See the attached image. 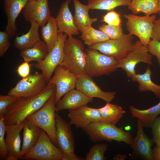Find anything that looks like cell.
Masks as SVG:
<instances>
[{
  "label": "cell",
  "instance_id": "cell-1",
  "mask_svg": "<svg viewBox=\"0 0 160 160\" xmlns=\"http://www.w3.org/2000/svg\"><path fill=\"white\" fill-rule=\"evenodd\" d=\"M55 85L47 84L44 89L34 96L19 98L3 116L6 125L23 121L29 115L41 108L55 92Z\"/></svg>",
  "mask_w": 160,
  "mask_h": 160
},
{
  "label": "cell",
  "instance_id": "cell-2",
  "mask_svg": "<svg viewBox=\"0 0 160 160\" xmlns=\"http://www.w3.org/2000/svg\"><path fill=\"white\" fill-rule=\"evenodd\" d=\"M84 50L81 41L73 36H68L64 43L63 58L60 65L78 78L86 74L87 58Z\"/></svg>",
  "mask_w": 160,
  "mask_h": 160
},
{
  "label": "cell",
  "instance_id": "cell-3",
  "mask_svg": "<svg viewBox=\"0 0 160 160\" xmlns=\"http://www.w3.org/2000/svg\"><path fill=\"white\" fill-rule=\"evenodd\" d=\"M83 130L90 140L94 143L115 141L130 145L133 138L130 132L124 131L122 128L102 122L92 123Z\"/></svg>",
  "mask_w": 160,
  "mask_h": 160
},
{
  "label": "cell",
  "instance_id": "cell-4",
  "mask_svg": "<svg viewBox=\"0 0 160 160\" xmlns=\"http://www.w3.org/2000/svg\"><path fill=\"white\" fill-rule=\"evenodd\" d=\"M54 93L39 110L26 119L45 131L57 147L56 137V103Z\"/></svg>",
  "mask_w": 160,
  "mask_h": 160
},
{
  "label": "cell",
  "instance_id": "cell-5",
  "mask_svg": "<svg viewBox=\"0 0 160 160\" xmlns=\"http://www.w3.org/2000/svg\"><path fill=\"white\" fill-rule=\"evenodd\" d=\"M85 52L87 58L86 74L90 76L92 78L108 75L118 68V60L113 57L89 48Z\"/></svg>",
  "mask_w": 160,
  "mask_h": 160
},
{
  "label": "cell",
  "instance_id": "cell-6",
  "mask_svg": "<svg viewBox=\"0 0 160 160\" xmlns=\"http://www.w3.org/2000/svg\"><path fill=\"white\" fill-rule=\"evenodd\" d=\"M123 16L127 20L125 24L129 33L137 36L143 45L148 46L151 40L156 15L139 16L128 14Z\"/></svg>",
  "mask_w": 160,
  "mask_h": 160
},
{
  "label": "cell",
  "instance_id": "cell-7",
  "mask_svg": "<svg viewBox=\"0 0 160 160\" xmlns=\"http://www.w3.org/2000/svg\"><path fill=\"white\" fill-rule=\"evenodd\" d=\"M134 42L133 35L128 33L121 38L109 39L88 47L117 60L127 56L132 49Z\"/></svg>",
  "mask_w": 160,
  "mask_h": 160
},
{
  "label": "cell",
  "instance_id": "cell-8",
  "mask_svg": "<svg viewBox=\"0 0 160 160\" xmlns=\"http://www.w3.org/2000/svg\"><path fill=\"white\" fill-rule=\"evenodd\" d=\"M63 152L41 129L39 138L34 146L23 157V159L34 160H62Z\"/></svg>",
  "mask_w": 160,
  "mask_h": 160
},
{
  "label": "cell",
  "instance_id": "cell-9",
  "mask_svg": "<svg viewBox=\"0 0 160 160\" xmlns=\"http://www.w3.org/2000/svg\"><path fill=\"white\" fill-rule=\"evenodd\" d=\"M68 36L65 33L59 32L55 45L45 59L34 64L36 69L41 71L47 83L51 79L56 68L63 61L64 44Z\"/></svg>",
  "mask_w": 160,
  "mask_h": 160
},
{
  "label": "cell",
  "instance_id": "cell-10",
  "mask_svg": "<svg viewBox=\"0 0 160 160\" xmlns=\"http://www.w3.org/2000/svg\"><path fill=\"white\" fill-rule=\"evenodd\" d=\"M140 62L149 65L153 63L152 55L149 52L147 46L143 45L139 40L134 42L131 51L125 57L118 60L117 67L126 73L129 78L136 74L135 68Z\"/></svg>",
  "mask_w": 160,
  "mask_h": 160
},
{
  "label": "cell",
  "instance_id": "cell-11",
  "mask_svg": "<svg viewBox=\"0 0 160 160\" xmlns=\"http://www.w3.org/2000/svg\"><path fill=\"white\" fill-rule=\"evenodd\" d=\"M47 82L42 73L36 72L23 78L8 92V94L18 98L30 97L41 92Z\"/></svg>",
  "mask_w": 160,
  "mask_h": 160
},
{
  "label": "cell",
  "instance_id": "cell-12",
  "mask_svg": "<svg viewBox=\"0 0 160 160\" xmlns=\"http://www.w3.org/2000/svg\"><path fill=\"white\" fill-rule=\"evenodd\" d=\"M54 72L53 76L47 84L56 86L55 101L56 104L65 94L75 89L78 78L60 65L57 67Z\"/></svg>",
  "mask_w": 160,
  "mask_h": 160
},
{
  "label": "cell",
  "instance_id": "cell-13",
  "mask_svg": "<svg viewBox=\"0 0 160 160\" xmlns=\"http://www.w3.org/2000/svg\"><path fill=\"white\" fill-rule=\"evenodd\" d=\"M137 122L136 135L130 145L132 149L130 158L132 160H152L151 147L154 142L144 132V127L140 120L137 119Z\"/></svg>",
  "mask_w": 160,
  "mask_h": 160
},
{
  "label": "cell",
  "instance_id": "cell-14",
  "mask_svg": "<svg viewBox=\"0 0 160 160\" xmlns=\"http://www.w3.org/2000/svg\"><path fill=\"white\" fill-rule=\"evenodd\" d=\"M56 137L57 147L64 154H75V141L71 125L57 113H55Z\"/></svg>",
  "mask_w": 160,
  "mask_h": 160
},
{
  "label": "cell",
  "instance_id": "cell-15",
  "mask_svg": "<svg viewBox=\"0 0 160 160\" xmlns=\"http://www.w3.org/2000/svg\"><path fill=\"white\" fill-rule=\"evenodd\" d=\"M48 0L28 1L23 9L25 20L30 23L36 21L41 27L46 24L51 16Z\"/></svg>",
  "mask_w": 160,
  "mask_h": 160
},
{
  "label": "cell",
  "instance_id": "cell-16",
  "mask_svg": "<svg viewBox=\"0 0 160 160\" xmlns=\"http://www.w3.org/2000/svg\"><path fill=\"white\" fill-rule=\"evenodd\" d=\"M68 110L69 123L75 125L76 128L83 130L92 123L102 122L99 108L86 105Z\"/></svg>",
  "mask_w": 160,
  "mask_h": 160
},
{
  "label": "cell",
  "instance_id": "cell-17",
  "mask_svg": "<svg viewBox=\"0 0 160 160\" xmlns=\"http://www.w3.org/2000/svg\"><path fill=\"white\" fill-rule=\"evenodd\" d=\"M76 88L89 97L99 98L106 103L112 101L116 95L114 91H103L93 80L92 77L86 74L78 79Z\"/></svg>",
  "mask_w": 160,
  "mask_h": 160
},
{
  "label": "cell",
  "instance_id": "cell-18",
  "mask_svg": "<svg viewBox=\"0 0 160 160\" xmlns=\"http://www.w3.org/2000/svg\"><path fill=\"white\" fill-rule=\"evenodd\" d=\"M24 126L23 121L15 124L6 125L5 140L8 154L7 160L23 159L21 154L20 132Z\"/></svg>",
  "mask_w": 160,
  "mask_h": 160
},
{
  "label": "cell",
  "instance_id": "cell-19",
  "mask_svg": "<svg viewBox=\"0 0 160 160\" xmlns=\"http://www.w3.org/2000/svg\"><path fill=\"white\" fill-rule=\"evenodd\" d=\"M71 0H65L61 4L55 18L59 32L65 33L68 36L77 35L79 31L76 26L69 4Z\"/></svg>",
  "mask_w": 160,
  "mask_h": 160
},
{
  "label": "cell",
  "instance_id": "cell-20",
  "mask_svg": "<svg viewBox=\"0 0 160 160\" xmlns=\"http://www.w3.org/2000/svg\"><path fill=\"white\" fill-rule=\"evenodd\" d=\"M4 8L7 19L5 32L9 39L15 36L17 30L16 19L27 0H4Z\"/></svg>",
  "mask_w": 160,
  "mask_h": 160
},
{
  "label": "cell",
  "instance_id": "cell-21",
  "mask_svg": "<svg viewBox=\"0 0 160 160\" xmlns=\"http://www.w3.org/2000/svg\"><path fill=\"white\" fill-rule=\"evenodd\" d=\"M93 100V98L87 97L80 91L74 89L65 94L56 104V112L87 105Z\"/></svg>",
  "mask_w": 160,
  "mask_h": 160
},
{
  "label": "cell",
  "instance_id": "cell-22",
  "mask_svg": "<svg viewBox=\"0 0 160 160\" xmlns=\"http://www.w3.org/2000/svg\"><path fill=\"white\" fill-rule=\"evenodd\" d=\"M23 143L21 148L22 157L29 152L37 142L40 135L41 129L27 119L23 121Z\"/></svg>",
  "mask_w": 160,
  "mask_h": 160
},
{
  "label": "cell",
  "instance_id": "cell-23",
  "mask_svg": "<svg viewBox=\"0 0 160 160\" xmlns=\"http://www.w3.org/2000/svg\"><path fill=\"white\" fill-rule=\"evenodd\" d=\"M74 7L75 23L81 33L97 20V17L91 18L89 14L90 9L87 4H82L79 0H73Z\"/></svg>",
  "mask_w": 160,
  "mask_h": 160
},
{
  "label": "cell",
  "instance_id": "cell-24",
  "mask_svg": "<svg viewBox=\"0 0 160 160\" xmlns=\"http://www.w3.org/2000/svg\"><path fill=\"white\" fill-rule=\"evenodd\" d=\"M31 23L29 31L20 36H16L14 40L15 47L20 51L32 47L41 40L38 31L39 25L34 20Z\"/></svg>",
  "mask_w": 160,
  "mask_h": 160
},
{
  "label": "cell",
  "instance_id": "cell-25",
  "mask_svg": "<svg viewBox=\"0 0 160 160\" xmlns=\"http://www.w3.org/2000/svg\"><path fill=\"white\" fill-rule=\"evenodd\" d=\"M152 73L150 67L148 66L144 73H136L132 77L131 80L133 82L138 83L139 92L151 91L156 98L160 99V85L155 84L152 81L151 78Z\"/></svg>",
  "mask_w": 160,
  "mask_h": 160
},
{
  "label": "cell",
  "instance_id": "cell-26",
  "mask_svg": "<svg viewBox=\"0 0 160 160\" xmlns=\"http://www.w3.org/2000/svg\"><path fill=\"white\" fill-rule=\"evenodd\" d=\"M129 109L132 117L140 120L144 127L150 128L155 119L160 114V102L146 109H139L133 106H130Z\"/></svg>",
  "mask_w": 160,
  "mask_h": 160
},
{
  "label": "cell",
  "instance_id": "cell-27",
  "mask_svg": "<svg viewBox=\"0 0 160 160\" xmlns=\"http://www.w3.org/2000/svg\"><path fill=\"white\" fill-rule=\"evenodd\" d=\"M98 108L102 122L115 125L125 113L121 106L110 102L106 103L105 106Z\"/></svg>",
  "mask_w": 160,
  "mask_h": 160
},
{
  "label": "cell",
  "instance_id": "cell-28",
  "mask_svg": "<svg viewBox=\"0 0 160 160\" xmlns=\"http://www.w3.org/2000/svg\"><path fill=\"white\" fill-rule=\"evenodd\" d=\"M159 0H131L127 6L132 14L140 13L150 15L159 12L158 3Z\"/></svg>",
  "mask_w": 160,
  "mask_h": 160
},
{
  "label": "cell",
  "instance_id": "cell-29",
  "mask_svg": "<svg viewBox=\"0 0 160 160\" xmlns=\"http://www.w3.org/2000/svg\"><path fill=\"white\" fill-rule=\"evenodd\" d=\"M41 27V37L47 46L49 52L55 45L59 33L55 18L51 16L46 24Z\"/></svg>",
  "mask_w": 160,
  "mask_h": 160
},
{
  "label": "cell",
  "instance_id": "cell-30",
  "mask_svg": "<svg viewBox=\"0 0 160 160\" xmlns=\"http://www.w3.org/2000/svg\"><path fill=\"white\" fill-rule=\"evenodd\" d=\"M48 53L46 43L41 40L32 47L21 51L20 55L25 61L38 62L44 59Z\"/></svg>",
  "mask_w": 160,
  "mask_h": 160
},
{
  "label": "cell",
  "instance_id": "cell-31",
  "mask_svg": "<svg viewBox=\"0 0 160 160\" xmlns=\"http://www.w3.org/2000/svg\"><path fill=\"white\" fill-rule=\"evenodd\" d=\"M80 37L84 41V44L89 47L109 39L103 32L96 29L92 26L81 32Z\"/></svg>",
  "mask_w": 160,
  "mask_h": 160
},
{
  "label": "cell",
  "instance_id": "cell-32",
  "mask_svg": "<svg viewBox=\"0 0 160 160\" xmlns=\"http://www.w3.org/2000/svg\"><path fill=\"white\" fill-rule=\"evenodd\" d=\"M131 0H87V5L90 9L114 10L119 6H127Z\"/></svg>",
  "mask_w": 160,
  "mask_h": 160
},
{
  "label": "cell",
  "instance_id": "cell-33",
  "mask_svg": "<svg viewBox=\"0 0 160 160\" xmlns=\"http://www.w3.org/2000/svg\"><path fill=\"white\" fill-rule=\"evenodd\" d=\"M107 149L108 145L106 144H96L90 148L85 160H105L106 158L104 155Z\"/></svg>",
  "mask_w": 160,
  "mask_h": 160
},
{
  "label": "cell",
  "instance_id": "cell-34",
  "mask_svg": "<svg viewBox=\"0 0 160 160\" xmlns=\"http://www.w3.org/2000/svg\"><path fill=\"white\" fill-rule=\"evenodd\" d=\"M99 29L105 33L110 39L119 38L124 34L122 26H117L104 24L99 26Z\"/></svg>",
  "mask_w": 160,
  "mask_h": 160
},
{
  "label": "cell",
  "instance_id": "cell-35",
  "mask_svg": "<svg viewBox=\"0 0 160 160\" xmlns=\"http://www.w3.org/2000/svg\"><path fill=\"white\" fill-rule=\"evenodd\" d=\"M6 124L3 116H0V160H7L8 153L5 140Z\"/></svg>",
  "mask_w": 160,
  "mask_h": 160
},
{
  "label": "cell",
  "instance_id": "cell-36",
  "mask_svg": "<svg viewBox=\"0 0 160 160\" xmlns=\"http://www.w3.org/2000/svg\"><path fill=\"white\" fill-rule=\"evenodd\" d=\"M19 98L13 96L0 95V116H3Z\"/></svg>",
  "mask_w": 160,
  "mask_h": 160
},
{
  "label": "cell",
  "instance_id": "cell-37",
  "mask_svg": "<svg viewBox=\"0 0 160 160\" xmlns=\"http://www.w3.org/2000/svg\"><path fill=\"white\" fill-rule=\"evenodd\" d=\"M102 21L109 25L117 26L122 25V21L120 13L114 10L108 11L103 16Z\"/></svg>",
  "mask_w": 160,
  "mask_h": 160
},
{
  "label": "cell",
  "instance_id": "cell-38",
  "mask_svg": "<svg viewBox=\"0 0 160 160\" xmlns=\"http://www.w3.org/2000/svg\"><path fill=\"white\" fill-rule=\"evenodd\" d=\"M153 135L152 140L157 147L160 146V117H157L151 124V127Z\"/></svg>",
  "mask_w": 160,
  "mask_h": 160
},
{
  "label": "cell",
  "instance_id": "cell-39",
  "mask_svg": "<svg viewBox=\"0 0 160 160\" xmlns=\"http://www.w3.org/2000/svg\"><path fill=\"white\" fill-rule=\"evenodd\" d=\"M9 38L5 31H0V57H3L10 45Z\"/></svg>",
  "mask_w": 160,
  "mask_h": 160
},
{
  "label": "cell",
  "instance_id": "cell-40",
  "mask_svg": "<svg viewBox=\"0 0 160 160\" xmlns=\"http://www.w3.org/2000/svg\"><path fill=\"white\" fill-rule=\"evenodd\" d=\"M147 47L149 52L156 57L160 67V42L155 40L151 39Z\"/></svg>",
  "mask_w": 160,
  "mask_h": 160
},
{
  "label": "cell",
  "instance_id": "cell-41",
  "mask_svg": "<svg viewBox=\"0 0 160 160\" xmlns=\"http://www.w3.org/2000/svg\"><path fill=\"white\" fill-rule=\"evenodd\" d=\"M30 67L29 63L25 61L17 67V73L22 78L25 77L30 74Z\"/></svg>",
  "mask_w": 160,
  "mask_h": 160
},
{
  "label": "cell",
  "instance_id": "cell-42",
  "mask_svg": "<svg viewBox=\"0 0 160 160\" xmlns=\"http://www.w3.org/2000/svg\"><path fill=\"white\" fill-rule=\"evenodd\" d=\"M158 13L159 17L158 19H156L154 21L151 39L160 42V12Z\"/></svg>",
  "mask_w": 160,
  "mask_h": 160
},
{
  "label": "cell",
  "instance_id": "cell-43",
  "mask_svg": "<svg viewBox=\"0 0 160 160\" xmlns=\"http://www.w3.org/2000/svg\"><path fill=\"white\" fill-rule=\"evenodd\" d=\"M152 160H160V146H156L152 150Z\"/></svg>",
  "mask_w": 160,
  "mask_h": 160
},
{
  "label": "cell",
  "instance_id": "cell-44",
  "mask_svg": "<svg viewBox=\"0 0 160 160\" xmlns=\"http://www.w3.org/2000/svg\"><path fill=\"white\" fill-rule=\"evenodd\" d=\"M85 159L81 157L76 155V154L72 156H68L64 154L62 160H84Z\"/></svg>",
  "mask_w": 160,
  "mask_h": 160
},
{
  "label": "cell",
  "instance_id": "cell-45",
  "mask_svg": "<svg viewBox=\"0 0 160 160\" xmlns=\"http://www.w3.org/2000/svg\"><path fill=\"white\" fill-rule=\"evenodd\" d=\"M127 157V156L125 154H119L115 156L113 159V160H124Z\"/></svg>",
  "mask_w": 160,
  "mask_h": 160
},
{
  "label": "cell",
  "instance_id": "cell-46",
  "mask_svg": "<svg viewBox=\"0 0 160 160\" xmlns=\"http://www.w3.org/2000/svg\"><path fill=\"white\" fill-rule=\"evenodd\" d=\"M158 6L159 11L160 12V0H159V2L158 3Z\"/></svg>",
  "mask_w": 160,
  "mask_h": 160
},
{
  "label": "cell",
  "instance_id": "cell-47",
  "mask_svg": "<svg viewBox=\"0 0 160 160\" xmlns=\"http://www.w3.org/2000/svg\"><path fill=\"white\" fill-rule=\"evenodd\" d=\"M28 1H31V0H27Z\"/></svg>",
  "mask_w": 160,
  "mask_h": 160
}]
</instances>
